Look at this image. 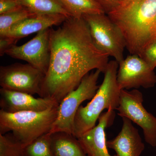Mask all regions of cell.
<instances>
[{
  "label": "cell",
  "instance_id": "obj_1",
  "mask_svg": "<svg viewBox=\"0 0 156 156\" xmlns=\"http://www.w3.org/2000/svg\"><path fill=\"white\" fill-rule=\"evenodd\" d=\"M50 47V64L39 96L58 104L91 71L104 73L109 62V56L96 47L83 17H71L57 29L51 27Z\"/></svg>",
  "mask_w": 156,
  "mask_h": 156
},
{
  "label": "cell",
  "instance_id": "obj_2",
  "mask_svg": "<svg viewBox=\"0 0 156 156\" xmlns=\"http://www.w3.org/2000/svg\"><path fill=\"white\" fill-rule=\"evenodd\" d=\"M108 14L122 31L131 54L140 56L156 41V0H125Z\"/></svg>",
  "mask_w": 156,
  "mask_h": 156
},
{
  "label": "cell",
  "instance_id": "obj_3",
  "mask_svg": "<svg viewBox=\"0 0 156 156\" xmlns=\"http://www.w3.org/2000/svg\"><path fill=\"white\" fill-rule=\"evenodd\" d=\"M119 64L116 60L109 61L104 72L103 82L96 94L86 106H80L74 122V136L79 138L96 126L104 110H116L119 105L121 89L117 82Z\"/></svg>",
  "mask_w": 156,
  "mask_h": 156
},
{
  "label": "cell",
  "instance_id": "obj_4",
  "mask_svg": "<svg viewBox=\"0 0 156 156\" xmlns=\"http://www.w3.org/2000/svg\"><path fill=\"white\" fill-rule=\"evenodd\" d=\"M58 105L42 112H7L0 110V134L11 131L24 147L50 133L57 119Z\"/></svg>",
  "mask_w": 156,
  "mask_h": 156
},
{
  "label": "cell",
  "instance_id": "obj_5",
  "mask_svg": "<svg viewBox=\"0 0 156 156\" xmlns=\"http://www.w3.org/2000/svg\"><path fill=\"white\" fill-rule=\"evenodd\" d=\"M101 72L95 70L85 76L77 88L72 91L58 105L57 119L50 133L65 132L74 135V122L78 109L85 101L95 96L99 86L98 81Z\"/></svg>",
  "mask_w": 156,
  "mask_h": 156
},
{
  "label": "cell",
  "instance_id": "obj_6",
  "mask_svg": "<svg viewBox=\"0 0 156 156\" xmlns=\"http://www.w3.org/2000/svg\"><path fill=\"white\" fill-rule=\"evenodd\" d=\"M93 43L99 50L120 63L124 60L126 42L122 31L105 14L83 16Z\"/></svg>",
  "mask_w": 156,
  "mask_h": 156
},
{
  "label": "cell",
  "instance_id": "obj_7",
  "mask_svg": "<svg viewBox=\"0 0 156 156\" xmlns=\"http://www.w3.org/2000/svg\"><path fill=\"white\" fill-rule=\"evenodd\" d=\"M142 93L137 89L131 91L122 89L118 114L128 118L143 131L146 142L153 147H156V118L143 106Z\"/></svg>",
  "mask_w": 156,
  "mask_h": 156
},
{
  "label": "cell",
  "instance_id": "obj_8",
  "mask_svg": "<svg viewBox=\"0 0 156 156\" xmlns=\"http://www.w3.org/2000/svg\"><path fill=\"white\" fill-rule=\"evenodd\" d=\"M44 75L29 64L21 63L0 67L2 88L40 96Z\"/></svg>",
  "mask_w": 156,
  "mask_h": 156
},
{
  "label": "cell",
  "instance_id": "obj_9",
  "mask_svg": "<svg viewBox=\"0 0 156 156\" xmlns=\"http://www.w3.org/2000/svg\"><path fill=\"white\" fill-rule=\"evenodd\" d=\"M50 28L38 33L34 37L21 46L12 45L6 50L5 54L27 62L45 75L50 59Z\"/></svg>",
  "mask_w": 156,
  "mask_h": 156
},
{
  "label": "cell",
  "instance_id": "obj_10",
  "mask_svg": "<svg viewBox=\"0 0 156 156\" xmlns=\"http://www.w3.org/2000/svg\"><path fill=\"white\" fill-rule=\"evenodd\" d=\"M154 69L141 57L131 54L119 63L117 80L120 89L151 88L156 83Z\"/></svg>",
  "mask_w": 156,
  "mask_h": 156
},
{
  "label": "cell",
  "instance_id": "obj_11",
  "mask_svg": "<svg viewBox=\"0 0 156 156\" xmlns=\"http://www.w3.org/2000/svg\"><path fill=\"white\" fill-rule=\"evenodd\" d=\"M69 18L59 14L37 15L24 20L13 26L9 30L0 35V55L20 39L35 33H39L53 26L62 24Z\"/></svg>",
  "mask_w": 156,
  "mask_h": 156
},
{
  "label": "cell",
  "instance_id": "obj_12",
  "mask_svg": "<svg viewBox=\"0 0 156 156\" xmlns=\"http://www.w3.org/2000/svg\"><path fill=\"white\" fill-rule=\"evenodd\" d=\"M1 109L9 113L21 112H42L59 104L50 98H36L24 92L0 89Z\"/></svg>",
  "mask_w": 156,
  "mask_h": 156
},
{
  "label": "cell",
  "instance_id": "obj_13",
  "mask_svg": "<svg viewBox=\"0 0 156 156\" xmlns=\"http://www.w3.org/2000/svg\"><path fill=\"white\" fill-rule=\"evenodd\" d=\"M115 116L114 110H108L101 115L97 125L78 138L87 156H118L109 153L105 134V129L113 122Z\"/></svg>",
  "mask_w": 156,
  "mask_h": 156
},
{
  "label": "cell",
  "instance_id": "obj_14",
  "mask_svg": "<svg viewBox=\"0 0 156 156\" xmlns=\"http://www.w3.org/2000/svg\"><path fill=\"white\" fill-rule=\"evenodd\" d=\"M122 129L115 138L107 141L108 148L118 156H140L145 148L138 129L129 119L123 117Z\"/></svg>",
  "mask_w": 156,
  "mask_h": 156
},
{
  "label": "cell",
  "instance_id": "obj_15",
  "mask_svg": "<svg viewBox=\"0 0 156 156\" xmlns=\"http://www.w3.org/2000/svg\"><path fill=\"white\" fill-rule=\"evenodd\" d=\"M51 134L53 156H87L79 140L73 134L65 132Z\"/></svg>",
  "mask_w": 156,
  "mask_h": 156
},
{
  "label": "cell",
  "instance_id": "obj_16",
  "mask_svg": "<svg viewBox=\"0 0 156 156\" xmlns=\"http://www.w3.org/2000/svg\"><path fill=\"white\" fill-rule=\"evenodd\" d=\"M23 7L37 15H64L72 17L59 0H16Z\"/></svg>",
  "mask_w": 156,
  "mask_h": 156
},
{
  "label": "cell",
  "instance_id": "obj_17",
  "mask_svg": "<svg viewBox=\"0 0 156 156\" xmlns=\"http://www.w3.org/2000/svg\"><path fill=\"white\" fill-rule=\"evenodd\" d=\"M66 11L75 18H82L88 14H105L96 0H59Z\"/></svg>",
  "mask_w": 156,
  "mask_h": 156
},
{
  "label": "cell",
  "instance_id": "obj_18",
  "mask_svg": "<svg viewBox=\"0 0 156 156\" xmlns=\"http://www.w3.org/2000/svg\"><path fill=\"white\" fill-rule=\"evenodd\" d=\"M51 133L42 135L23 148V156H53L51 147Z\"/></svg>",
  "mask_w": 156,
  "mask_h": 156
},
{
  "label": "cell",
  "instance_id": "obj_19",
  "mask_svg": "<svg viewBox=\"0 0 156 156\" xmlns=\"http://www.w3.org/2000/svg\"><path fill=\"white\" fill-rule=\"evenodd\" d=\"M36 15L24 7L13 12L0 14V35L5 33L16 23Z\"/></svg>",
  "mask_w": 156,
  "mask_h": 156
},
{
  "label": "cell",
  "instance_id": "obj_20",
  "mask_svg": "<svg viewBox=\"0 0 156 156\" xmlns=\"http://www.w3.org/2000/svg\"><path fill=\"white\" fill-rule=\"evenodd\" d=\"M24 147L12 133L0 134V156H23Z\"/></svg>",
  "mask_w": 156,
  "mask_h": 156
},
{
  "label": "cell",
  "instance_id": "obj_21",
  "mask_svg": "<svg viewBox=\"0 0 156 156\" xmlns=\"http://www.w3.org/2000/svg\"><path fill=\"white\" fill-rule=\"evenodd\" d=\"M140 57L153 69L156 66V41L151 43L144 49Z\"/></svg>",
  "mask_w": 156,
  "mask_h": 156
},
{
  "label": "cell",
  "instance_id": "obj_22",
  "mask_svg": "<svg viewBox=\"0 0 156 156\" xmlns=\"http://www.w3.org/2000/svg\"><path fill=\"white\" fill-rule=\"evenodd\" d=\"M23 8L16 0H0V14L13 12Z\"/></svg>",
  "mask_w": 156,
  "mask_h": 156
},
{
  "label": "cell",
  "instance_id": "obj_23",
  "mask_svg": "<svg viewBox=\"0 0 156 156\" xmlns=\"http://www.w3.org/2000/svg\"><path fill=\"white\" fill-rule=\"evenodd\" d=\"M107 14L120 5L119 0H96Z\"/></svg>",
  "mask_w": 156,
  "mask_h": 156
},
{
  "label": "cell",
  "instance_id": "obj_24",
  "mask_svg": "<svg viewBox=\"0 0 156 156\" xmlns=\"http://www.w3.org/2000/svg\"><path fill=\"white\" fill-rule=\"evenodd\" d=\"M125 1V0H119L120 3L122 2H124Z\"/></svg>",
  "mask_w": 156,
  "mask_h": 156
}]
</instances>
